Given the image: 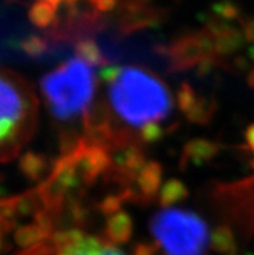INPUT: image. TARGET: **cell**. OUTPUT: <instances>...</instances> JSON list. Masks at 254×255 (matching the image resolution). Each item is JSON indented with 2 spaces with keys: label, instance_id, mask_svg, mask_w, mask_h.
<instances>
[{
  "label": "cell",
  "instance_id": "ba28073f",
  "mask_svg": "<svg viewBox=\"0 0 254 255\" xmlns=\"http://www.w3.org/2000/svg\"><path fill=\"white\" fill-rule=\"evenodd\" d=\"M136 180L143 194L153 196L160 192V188L162 187V167L157 162H145Z\"/></svg>",
  "mask_w": 254,
  "mask_h": 255
},
{
  "label": "cell",
  "instance_id": "9c48e42d",
  "mask_svg": "<svg viewBox=\"0 0 254 255\" xmlns=\"http://www.w3.org/2000/svg\"><path fill=\"white\" fill-rule=\"evenodd\" d=\"M217 145L209 140H193L186 145V158L196 163L212 159L217 154Z\"/></svg>",
  "mask_w": 254,
  "mask_h": 255
},
{
  "label": "cell",
  "instance_id": "5b68a950",
  "mask_svg": "<svg viewBox=\"0 0 254 255\" xmlns=\"http://www.w3.org/2000/svg\"><path fill=\"white\" fill-rule=\"evenodd\" d=\"M145 0H38L36 3L44 4V5L49 6L57 16V9L61 8L62 5L66 6L68 10L71 9L75 12H79L78 6H84V8H90L92 12L97 10V12H109L113 10L119 3H126V5L129 6L130 14L127 17L129 21L135 19L138 17L145 16V12L143 9V3Z\"/></svg>",
  "mask_w": 254,
  "mask_h": 255
},
{
  "label": "cell",
  "instance_id": "9a60e30c",
  "mask_svg": "<svg viewBox=\"0 0 254 255\" xmlns=\"http://www.w3.org/2000/svg\"><path fill=\"white\" fill-rule=\"evenodd\" d=\"M197 101L199 100L196 99V94L190 86H183L178 92V104H179L180 109L186 114L190 113L197 104Z\"/></svg>",
  "mask_w": 254,
  "mask_h": 255
},
{
  "label": "cell",
  "instance_id": "44dd1931",
  "mask_svg": "<svg viewBox=\"0 0 254 255\" xmlns=\"http://www.w3.org/2000/svg\"><path fill=\"white\" fill-rule=\"evenodd\" d=\"M249 56L254 60V45L253 47H251V49H249Z\"/></svg>",
  "mask_w": 254,
  "mask_h": 255
},
{
  "label": "cell",
  "instance_id": "7402d4cb",
  "mask_svg": "<svg viewBox=\"0 0 254 255\" xmlns=\"http://www.w3.org/2000/svg\"><path fill=\"white\" fill-rule=\"evenodd\" d=\"M252 167H253V170H254V159L252 161Z\"/></svg>",
  "mask_w": 254,
  "mask_h": 255
},
{
  "label": "cell",
  "instance_id": "6da1fadb",
  "mask_svg": "<svg viewBox=\"0 0 254 255\" xmlns=\"http://www.w3.org/2000/svg\"><path fill=\"white\" fill-rule=\"evenodd\" d=\"M101 77L108 84L113 110L127 125L144 129L168 118L173 109L170 91L151 71L136 66H108Z\"/></svg>",
  "mask_w": 254,
  "mask_h": 255
},
{
  "label": "cell",
  "instance_id": "3957f363",
  "mask_svg": "<svg viewBox=\"0 0 254 255\" xmlns=\"http://www.w3.org/2000/svg\"><path fill=\"white\" fill-rule=\"evenodd\" d=\"M92 68L75 56L43 77V97L58 121L75 120L90 108L96 87Z\"/></svg>",
  "mask_w": 254,
  "mask_h": 255
},
{
  "label": "cell",
  "instance_id": "7c38bea8",
  "mask_svg": "<svg viewBox=\"0 0 254 255\" xmlns=\"http://www.w3.org/2000/svg\"><path fill=\"white\" fill-rule=\"evenodd\" d=\"M116 163L123 170L129 171H140L145 165L144 157L136 149H125L119 152L116 157Z\"/></svg>",
  "mask_w": 254,
  "mask_h": 255
},
{
  "label": "cell",
  "instance_id": "4fadbf2b",
  "mask_svg": "<svg viewBox=\"0 0 254 255\" xmlns=\"http://www.w3.org/2000/svg\"><path fill=\"white\" fill-rule=\"evenodd\" d=\"M77 56L88 62L92 66H97V65H103V52L100 49L99 45L93 40H83L77 45Z\"/></svg>",
  "mask_w": 254,
  "mask_h": 255
},
{
  "label": "cell",
  "instance_id": "ac0fdd59",
  "mask_svg": "<svg viewBox=\"0 0 254 255\" xmlns=\"http://www.w3.org/2000/svg\"><path fill=\"white\" fill-rule=\"evenodd\" d=\"M245 139H247V142H248L249 148H251L252 152H254V123L251 125V126L247 128L245 131Z\"/></svg>",
  "mask_w": 254,
  "mask_h": 255
},
{
  "label": "cell",
  "instance_id": "2e32d148",
  "mask_svg": "<svg viewBox=\"0 0 254 255\" xmlns=\"http://www.w3.org/2000/svg\"><path fill=\"white\" fill-rule=\"evenodd\" d=\"M142 136L145 141H155L162 136V128L160 125H149L143 129Z\"/></svg>",
  "mask_w": 254,
  "mask_h": 255
},
{
  "label": "cell",
  "instance_id": "ffe728a7",
  "mask_svg": "<svg viewBox=\"0 0 254 255\" xmlns=\"http://www.w3.org/2000/svg\"><path fill=\"white\" fill-rule=\"evenodd\" d=\"M247 39L254 43V19H252L251 22L247 25Z\"/></svg>",
  "mask_w": 254,
  "mask_h": 255
},
{
  "label": "cell",
  "instance_id": "e0dca14e",
  "mask_svg": "<svg viewBox=\"0 0 254 255\" xmlns=\"http://www.w3.org/2000/svg\"><path fill=\"white\" fill-rule=\"evenodd\" d=\"M119 205H121V202H119L118 198L108 197L105 201H104L103 205H101V209H103V211L105 214L112 215V214L119 211Z\"/></svg>",
  "mask_w": 254,
  "mask_h": 255
},
{
  "label": "cell",
  "instance_id": "30bf717a",
  "mask_svg": "<svg viewBox=\"0 0 254 255\" xmlns=\"http://www.w3.org/2000/svg\"><path fill=\"white\" fill-rule=\"evenodd\" d=\"M210 246L218 254L234 255L236 252V244L234 233L229 227H218L210 237Z\"/></svg>",
  "mask_w": 254,
  "mask_h": 255
},
{
  "label": "cell",
  "instance_id": "277c9868",
  "mask_svg": "<svg viewBox=\"0 0 254 255\" xmlns=\"http://www.w3.org/2000/svg\"><path fill=\"white\" fill-rule=\"evenodd\" d=\"M152 235L166 255H206L208 224L196 213L175 207L158 211L151 220Z\"/></svg>",
  "mask_w": 254,
  "mask_h": 255
},
{
  "label": "cell",
  "instance_id": "8fae6325",
  "mask_svg": "<svg viewBox=\"0 0 254 255\" xmlns=\"http://www.w3.org/2000/svg\"><path fill=\"white\" fill-rule=\"evenodd\" d=\"M188 196V189L183 181L178 179H170L165 181L160 189V201L165 206H170L177 202H182Z\"/></svg>",
  "mask_w": 254,
  "mask_h": 255
},
{
  "label": "cell",
  "instance_id": "d6986e66",
  "mask_svg": "<svg viewBox=\"0 0 254 255\" xmlns=\"http://www.w3.org/2000/svg\"><path fill=\"white\" fill-rule=\"evenodd\" d=\"M134 255H155V254H153V249L149 248V246L139 245L138 248H136Z\"/></svg>",
  "mask_w": 254,
  "mask_h": 255
},
{
  "label": "cell",
  "instance_id": "7a4b0ae2",
  "mask_svg": "<svg viewBox=\"0 0 254 255\" xmlns=\"http://www.w3.org/2000/svg\"><path fill=\"white\" fill-rule=\"evenodd\" d=\"M36 101L22 78L0 66V163L9 161L31 137Z\"/></svg>",
  "mask_w": 254,
  "mask_h": 255
},
{
  "label": "cell",
  "instance_id": "52a82bcc",
  "mask_svg": "<svg viewBox=\"0 0 254 255\" xmlns=\"http://www.w3.org/2000/svg\"><path fill=\"white\" fill-rule=\"evenodd\" d=\"M58 255H125L117 248L100 243L93 237H84L71 248L58 252Z\"/></svg>",
  "mask_w": 254,
  "mask_h": 255
},
{
  "label": "cell",
  "instance_id": "8992f818",
  "mask_svg": "<svg viewBox=\"0 0 254 255\" xmlns=\"http://www.w3.org/2000/svg\"><path fill=\"white\" fill-rule=\"evenodd\" d=\"M134 223L129 214L125 211H117L108 217L105 232L106 237L112 244H126L131 239Z\"/></svg>",
  "mask_w": 254,
  "mask_h": 255
},
{
  "label": "cell",
  "instance_id": "5bb4252c",
  "mask_svg": "<svg viewBox=\"0 0 254 255\" xmlns=\"http://www.w3.org/2000/svg\"><path fill=\"white\" fill-rule=\"evenodd\" d=\"M45 233L42 227H26L21 232L17 233L16 240L18 245L23 248H29V246L36 245L44 239Z\"/></svg>",
  "mask_w": 254,
  "mask_h": 255
}]
</instances>
